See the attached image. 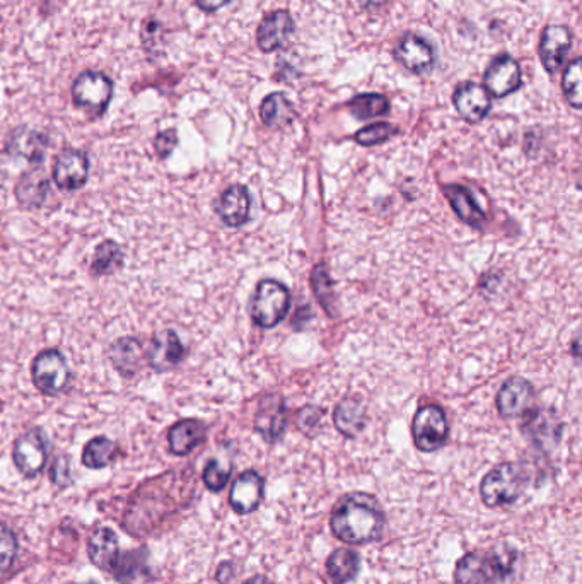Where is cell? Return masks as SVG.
I'll use <instances>...</instances> for the list:
<instances>
[{"mask_svg":"<svg viewBox=\"0 0 582 584\" xmlns=\"http://www.w3.org/2000/svg\"><path fill=\"white\" fill-rule=\"evenodd\" d=\"M50 477L52 482L59 487H67L72 482L70 479V462L67 456H57L53 462L52 470H50Z\"/></svg>","mask_w":582,"mask_h":584,"instance_id":"cell-39","label":"cell"},{"mask_svg":"<svg viewBox=\"0 0 582 584\" xmlns=\"http://www.w3.org/2000/svg\"><path fill=\"white\" fill-rule=\"evenodd\" d=\"M415 446L424 453H432L443 448L448 441L449 426L446 414L437 405H425L415 414L412 426Z\"/></svg>","mask_w":582,"mask_h":584,"instance_id":"cell-7","label":"cell"},{"mask_svg":"<svg viewBox=\"0 0 582 584\" xmlns=\"http://www.w3.org/2000/svg\"><path fill=\"white\" fill-rule=\"evenodd\" d=\"M111 366L123 378H134L147 363V351L137 337H120L110 345Z\"/></svg>","mask_w":582,"mask_h":584,"instance_id":"cell-17","label":"cell"},{"mask_svg":"<svg viewBox=\"0 0 582 584\" xmlns=\"http://www.w3.org/2000/svg\"><path fill=\"white\" fill-rule=\"evenodd\" d=\"M12 460L24 477H36L48 460V441L40 427L19 436L12 448Z\"/></svg>","mask_w":582,"mask_h":584,"instance_id":"cell-8","label":"cell"},{"mask_svg":"<svg viewBox=\"0 0 582 584\" xmlns=\"http://www.w3.org/2000/svg\"><path fill=\"white\" fill-rule=\"evenodd\" d=\"M386 516L378 499L366 492H350L338 499L330 518L333 535L347 545L376 542L385 530Z\"/></svg>","mask_w":582,"mask_h":584,"instance_id":"cell-1","label":"cell"},{"mask_svg":"<svg viewBox=\"0 0 582 584\" xmlns=\"http://www.w3.org/2000/svg\"><path fill=\"white\" fill-rule=\"evenodd\" d=\"M296 31V23L289 11H274L262 19L257 30L258 48L265 53L277 52L286 47Z\"/></svg>","mask_w":582,"mask_h":584,"instance_id":"cell-13","label":"cell"},{"mask_svg":"<svg viewBox=\"0 0 582 584\" xmlns=\"http://www.w3.org/2000/svg\"><path fill=\"white\" fill-rule=\"evenodd\" d=\"M118 455H120V451H118L117 444L105 436H98L84 446L82 465L91 468V470H99V468L108 467L115 462Z\"/></svg>","mask_w":582,"mask_h":584,"instance_id":"cell-30","label":"cell"},{"mask_svg":"<svg viewBox=\"0 0 582 584\" xmlns=\"http://www.w3.org/2000/svg\"><path fill=\"white\" fill-rule=\"evenodd\" d=\"M113 98V82L110 77L96 71L82 72L72 86V100L79 108L93 115H103Z\"/></svg>","mask_w":582,"mask_h":584,"instance_id":"cell-6","label":"cell"},{"mask_svg":"<svg viewBox=\"0 0 582 584\" xmlns=\"http://www.w3.org/2000/svg\"><path fill=\"white\" fill-rule=\"evenodd\" d=\"M207 436L204 422L197 419H183L169 427L168 444L169 451L176 456H187L197 446L204 443Z\"/></svg>","mask_w":582,"mask_h":584,"instance_id":"cell-23","label":"cell"},{"mask_svg":"<svg viewBox=\"0 0 582 584\" xmlns=\"http://www.w3.org/2000/svg\"><path fill=\"white\" fill-rule=\"evenodd\" d=\"M89 559L105 573L113 574L120 561L117 533L106 526L96 528L88 540Z\"/></svg>","mask_w":582,"mask_h":584,"instance_id":"cell-19","label":"cell"},{"mask_svg":"<svg viewBox=\"0 0 582 584\" xmlns=\"http://www.w3.org/2000/svg\"><path fill=\"white\" fill-rule=\"evenodd\" d=\"M260 117L270 129H284L296 118V108L286 94H268L260 108Z\"/></svg>","mask_w":582,"mask_h":584,"instance_id":"cell-28","label":"cell"},{"mask_svg":"<svg viewBox=\"0 0 582 584\" xmlns=\"http://www.w3.org/2000/svg\"><path fill=\"white\" fill-rule=\"evenodd\" d=\"M233 578V564H231V562H224V564H221L219 571H217V581L221 584H231L233 583Z\"/></svg>","mask_w":582,"mask_h":584,"instance_id":"cell-40","label":"cell"},{"mask_svg":"<svg viewBox=\"0 0 582 584\" xmlns=\"http://www.w3.org/2000/svg\"><path fill=\"white\" fill-rule=\"evenodd\" d=\"M18 554V538L11 528L0 523V578L9 573Z\"/></svg>","mask_w":582,"mask_h":584,"instance_id":"cell-34","label":"cell"},{"mask_svg":"<svg viewBox=\"0 0 582 584\" xmlns=\"http://www.w3.org/2000/svg\"><path fill=\"white\" fill-rule=\"evenodd\" d=\"M521 82H523L521 67L507 53L497 55L484 74V88L495 98H506L509 94L516 93L521 88Z\"/></svg>","mask_w":582,"mask_h":584,"instance_id":"cell-10","label":"cell"},{"mask_svg":"<svg viewBox=\"0 0 582 584\" xmlns=\"http://www.w3.org/2000/svg\"><path fill=\"white\" fill-rule=\"evenodd\" d=\"M0 164H2V154H0Z\"/></svg>","mask_w":582,"mask_h":584,"instance_id":"cell-44","label":"cell"},{"mask_svg":"<svg viewBox=\"0 0 582 584\" xmlns=\"http://www.w3.org/2000/svg\"><path fill=\"white\" fill-rule=\"evenodd\" d=\"M388 2H390V0H359V6H361L364 11L376 12L381 11Z\"/></svg>","mask_w":582,"mask_h":584,"instance_id":"cell-42","label":"cell"},{"mask_svg":"<svg viewBox=\"0 0 582 584\" xmlns=\"http://www.w3.org/2000/svg\"><path fill=\"white\" fill-rule=\"evenodd\" d=\"M395 134L396 127H393L391 123H374V125H369V127H364V129L359 130L356 134V141L361 146L371 147L388 141Z\"/></svg>","mask_w":582,"mask_h":584,"instance_id":"cell-35","label":"cell"},{"mask_svg":"<svg viewBox=\"0 0 582 584\" xmlns=\"http://www.w3.org/2000/svg\"><path fill=\"white\" fill-rule=\"evenodd\" d=\"M533 398V386L524 378L513 376L502 385L501 392L497 395V410L506 419L518 417L528 410Z\"/></svg>","mask_w":582,"mask_h":584,"instance_id":"cell-21","label":"cell"},{"mask_svg":"<svg viewBox=\"0 0 582 584\" xmlns=\"http://www.w3.org/2000/svg\"><path fill=\"white\" fill-rule=\"evenodd\" d=\"M289 308H291V294L284 284L272 279L258 284L253 306H251V316L258 327H277L286 318Z\"/></svg>","mask_w":582,"mask_h":584,"instance_id":"cell-5","label":"cell"},{"mask_svg":"<svg viewBox=\"0 0 582 584\" xmlns=\"http://www.w3.org/2000/svg\"><path fill=\"white\" fill-rule=\"evenodd\" d=\"M263 491H265V480L262 475L255 470H248L245 474L239 475L229 494V504L234 509V513L251 514L257 511L262 503Z\"/></svg>","mask_w":582,"mask_h":584,"instance_id":"cell-18","label":"cell"},{"mask_svg":"<svg viewBox=\"0 0 582 584\" xmlns=\"http://www.w3.org/2000/svg\"><path fill=\"white\" fill-rule=\"evenodd\" d=\"M197 6L204 12H216L221 9V7L226 6L229 0H195Z\"/></svg>","mask_w":582,"mask_h":584,"instance_id":"cell-41","label":"cell"},{"mask_svg":"<svg viewBox=\"0 0 582 584\" xmlns=\"http://www.w3.org/2000/svg\"><path fill=\"white\" fill-rule=\"evenodd\" d=\"M453 103L456 111L466 122H482L489 115L492 100L490 94L484 86L477 82H463L458 88L454 89Z\"/></svg>","mask_w":582,"mask_h":584,"instance_id":"cell-16","label":"cell"},{"mask_svg":"<svg viewBox=\"0 0 582 584\" xmlns=\"http://www.w3.org/2000/svg\"><path fill=\"white\" fill-rule=\"evenodd\" d=\"M31 380L38 392L57 397L69 388L72 373L64 354L59 349H45L31 364Z\"/></svg>","mask_w":582,"mask_h":584,"instance_id":"cell-4","label":"cell"},{"mask_svg":"<svg viewBox=\"0 0 582 584\" xmlns=\"http://www.w3.org/2000/svg\"><path fill=\"white\" fill-rule=\"evenodd\" d=\"M325 415V410L318 409V407H304L299 415H297V424H299V429L303 431L304 434H313L320 427L321 419Z\"/></svg>","mask_w":582,"mask_h":584,"instance_id":"cell-37","label":"cell"},{"mask_svg":"<svg viewBox=\"0 0 582 584\" xmlns=\"http://www.w3.org/2000/svg\"><path fill=\"white\" fill-rule=\"evenodd\" d=\"M187 349L181 344L180 337L175 330H163L156 333L151 340V347L147 351V364L156 373H166L176 368L185 359Z\"/></svg>","mask_w":582,"mask_h":584,"instance_id":"cell-12","label":"cell"},{"mask_svg":"<svg viewBox=\"0 0 582 584\" xmlns=\"http://www.w3.org/2000/svg\"><path fill=\"white\" fill-rule=\"evenodd\" d=\"M349 110L359 120H371L390 111V101L383 94H359L349 103Z\"/></svg>","mask_w":582,"mask_h":584,"instance_id":"cell-31","label":"cell"},{"mask_svg":"<svg viewBox=\"0 0 582 584\" xmlns=\"http://www.w3.org/2000/svg\"><path fill=\"white\" fill-rule=\"evenodd\" d=\"M395 57L407 71L414 74H425L431 71L436 60L431 43L414 33H408L400 38L395 48Z\"/></svg>","mask_w":582,"mask_h":584,"instance_id":"cell-15","label":"cell"},{"mask_svg":"<svg viewBox=\"0 0 582 584\" xmlns=\"http://www.w3.org/2000/svg\"><path fill=\"white\" fill-rule=\"evenodd\" d=\"M255 429L262 434L265 441L274 443L286 429V409L284 402L277 398L275 402H263L262 409L255 419Z\"/></svg>","mask_w":582,"mask_h":584,"instance_id":"cell-25","label":"cell"},{"mask_svg":"<svg viewBox=\"0 0 582 584\" xmlns=\"http://www.w3.org/2000/svg\"><path fill=\"white\" fill-rule=\"evenodd\" d=\"M572 31L564 24H550L540 36V60L548 74H555L564 65L572 48Z\"/></svg>","mask_w":582,"mask_h":584,"instance_id":"cell-11","label":"cell"},{"mask_svg":"<svg viewBox=\"0 0 582 584\" xmlns=\"http://www.w3.org/2000/svg\"><path fill=\"white\" fill-rule=\"evenodd\" d=\"M524 479L514 463H501L485 475L480 485V496L485 506L501 508L518 501L523 492Z\"/></svg>","mask_w":582,"mask_h":584,"instance_id":"cell-3","label":"cell"},{"mask_svg":"<svg viewBox=\"0 0 582 584\" xmlns=\"http://www.w3.org/2000/svg\"><path fill=\"white\" fill-rule=\"evenodd\" d=\"M50 188H52L50 176L45 173V168L38 164L33 170L24 171L23 175L19 176L14 187V195L24 211H38L47 202Z\"/></svg>","mask_w":582,"mask_h":584,"instance_id":"cell-14","label":"cell"},{"mask_svg":"<svg viewBox=\"0 0 582 584\" xmlns=\"http://www.w3.org/2000/svg\"><path fill=\"white\" fill-rule=\"evenodd\" d=\"M311 284H313V289H315L316 298H318V301L325 306L328 315H335V311H333V306H335L333 282L332 279H330V274H328V269H326L325 265H318V267L313 270Z\"/></svg>","mask_w":582,"mask_h":584,"instance_id":"cell-33","label":"cell"},{"mask_svg":"<svg viewBox=\"0 0 582 584\" xmlns=\"http://www.w3.org/2000/svg\"><path fill=\"white\" fill-rule=\"evenodd\" d=\"M444 193H446L449 204H451L461 221L470 224L473 228H484L487 216L478 207L477 202L473 199L472 192L468 188L461 187V185H448V187L444 188Z\"/></svg>","mask_w":582,"mask_h":584,"instance_id":"cell-24","label":"cell"},{"mask_svg":"<svg viewBox=\"0 0 582 584\" xmlns=\"http://www.w3.org/2000/svg\"><path fill=\"white\" fill-rule=\"evenodd\" d=\"M176 146H178V134H176L175 129L159 132L154 139V151L158 154L159 159H168L171 152L175 151Z\"/></svg>","mask_w":582,"mask_h":584,"instance_id":"cell-38","label":"cell"},{"mask_svg":"<svg viewBox=\"0 0 582 584\" xmlns=\"http://www.w3.org/2000/svg\"><path fill=\"white\" fill-rule=\"evenodd\" d=\"M47 149V135L36 130L21 127L7 137L6 152L12 158L26 159L30 163L41 164L45 161Z\"/></svg>","mask_w":582,"mask_h":584,"instance_id":"cell-20","label":"cell"},{"mask_svg":"<svg viewBox=\"0 0 582 584\" xmlns=\"http://www.w3.org/2000/svg\"><path fill=\"white\" fill-rule=\"evenodd\" d=\"M333 422L338 433L344 434L345 438H357L366 426V409L361 402L347 398L344 402L338 403Z\"/></svg>","mask_w":582,"mask_h":584,"instance_id":"cell-26","label":"cell"},{"mask_svg":"<svg viewBox=\"0 0 582 584\" xmlns=\"http://www.w3.org/2000/svg\"><path fill=\"white\" fill-rule=\"evenodd\" d=\"M326 571L335 584H347L361 571V555L349 547L332 552L326 561Z\"/></svg>","mask_w":582,"mask_h":584,"instance_id":"cell-27","label":"cell"},{"mask_svg":"<svg viewBox=\"0 0 582 584\" xmlns=\"http://www.w3.org/2000/svg\"><path fill=\"white\" fill-rule=\"evenodd\" d=\"M518 552L509 545H499L487 554L470 552L454 567L456 584H497L514 573Z\"/></svg>","mask_w":582,"mask_h":584,"instance_id":"cell-2","label":"cell"},{"mask_svg":"<svg viewBox=\"0 0 582 584\" xmlns=\"http://www.w3.org/2000/svg\"><path fill=\"white\" fill-rule=\"evenodd\" d=\"M123 263H125V253L122 246L113 240L101 241L91 260V274L94 277L115 274L122 269Z\"/></svg>","mask_w":582,"mask_h":584,"instance_id":"cell-29","label":"cell"},{"mask_svg":"<svg viewBox=\"0 0 582 584\" xmlns=\"http://www.w3.org/2000/svg\"><path fill=\"white\" fill-rule=\"evenodd\" d=\"M581 71V59H574L571 64L565 67L564 77H562L565 100L569 101V105L576 110L582 106Z\"/></svg>","mask_w":582,"mask_h":584,"instance_id":"cell-32","label":"cell"},{"mask_svg":"<svg viewBox=\"0 0 582 584\" xmlns=\"http://www.w3.org/2000/svg\"><path fill=\"white\" fill-rule=\"evenodd\" d=\"M245 584H274L267 576H263V574H258V576H253V578L248 579L245 581Z\"/></svg>","mask_w":582,"mask_h":584,"instance_id":"cell-43","label":"cell"},{"mask_svg":"<svg viewBox=\"0 0 582 584\" xmlns=\"http://www.w3.org/2000/svg\"><path fill=\"white\" fill-rule=\"evenodd\" d=\"M250 192L243 185H233L222 193L217 202V214L229 228H239L250 219Z\"/></svg>","mask_w":582,"mask_h":584,"instance_id":"cell-22","label":"cell"},{"mask_svg":"<svg viewBox=\"0 0 582 584\" xmlns=\"http://www.w3.org/2000/svg\"><path fill=\"white\" fill-rule=\"evenodd\" d=\"M52 178L60 190H81L89 178L88 154L77 149H64L53 161Z\"/></svg>","mask_w":582,"mask_h":584,"instance_id":"cell-9","label":"cell"},{"mask_svg":"<svg viewBox=\"0 0 582 584\" xmlns=\"http://www.w3.org/2000/svg\"><path fill=\"white\" fill-rule=\"evenodd\" d=\"M231 479V467H224L219 460H210L204 468V484L212 492H221Z\"/></svg>","mask_w":582,"mask_h":584,"instance_id":"cell-36","label":"cell"}]
</instances>
